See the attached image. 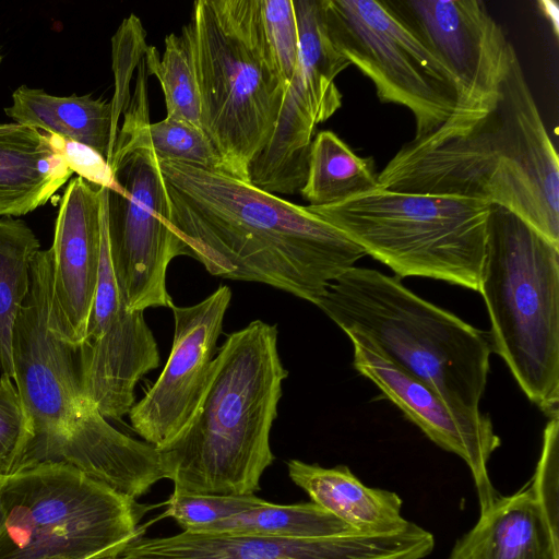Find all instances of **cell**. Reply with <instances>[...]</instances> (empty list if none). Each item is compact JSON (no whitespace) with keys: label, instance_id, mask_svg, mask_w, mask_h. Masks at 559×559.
I'll return each mask as SVG.
<instances>
[{"label":"cell","instance_id":"obj_1","mask_svg":"<svg viewBox=\"0 0 559 559\" xmlns=\"http://www.w3.org/2000/svg\"><path fill=\"white\" fill-rule=\"evenodd\" d=\"M157 162L181 255L213 276L266 284L314 305L366 255L316 206L292 203L224 171Z\"/></svg>","mask_w":559,"mask_h":559},{"label":"cell","instance_id":"obj_2","mask_svg":"<svg viewBox=\"0 0 559 559\" xmlns=\"http://www.w3.org/2000/svg\"><path fill=\"white\" fill-rule=\"evenodd\" d=\"M377 180L390 191L502 206L559 246V157L516 53L490 111L405 143Z\"/></svg>","mask_w":559,"mask_h":559},{"label":"cell","instance_id":"obj_3","mask_svg":"<svg viewBox=\"0 0 559 559\" xmlns=\"http://www.w3.org/2000/svg\"><path fill=\"white\" fill-rule=\"evenodd\" d=\"M277 328L261 320L227 335L185 427L157 448L176 495L248 496L273 463L270 432L288 377Z\"/></svg>","mask_w":559,"mask_h":559},{"label":"cell","instance_id":"obj_4","mask_svg":"<svg viewBox=\"0 0 559 559\" xmlns=\"http://www.w3.org/2000/svg\"><path fill=\"white\" fill-rule=\"evenodd\" d=\"M451 406L478 413L490 370L489 333L419 297L400 277L353 266L314 304Z\"/></svg>","mask_w":559,"mask_h":559},{"label":"cell","instance_id":"obj_5","mask_svg":"<svg viewBox=\"0 0 559 559\" xmlns=\"http://www.w3.org/2000/svg\"><path fill=\"white\" fill-rule=\"evenodd\" d=\"M181 37L195 73L202 129L225 173L249 182L288 87L266 39L261 0H197Z\"/></svg>","mask_w":559,"mask_h":559},{"label":"cell","instance_id":"obj_6","mask_svg":"<svg viewBox=\"0 0 559 559\" xmlns=\"http://www.w3.org/2000/svg\"><path fill=\"white\" fill-rule=\"evenodd\" d=\"M478 293L492 353L546 416L559 413V246L491 205Z\"/></svg>","mask_w":559,"mask_h":559},{"label":"cell","instance_id":"obj_7","mask_svg":"<svg viewBox=\"0 0 559 559\" xmlns=\"http://www.w3.org/2000/svg\"><path fill=\"white\" fill-rule=\"evenodd\" d=\"M316 207L397 277L439 280L478 292L490 204L377 188Z\"/></svg>","mask_w":559,"mask_h":559},{"label":"cell","instance_id":"obj_8","mask_svg":"<svg viewBox=\"0 0 559 559\" xmlns=\"http://www.w3.org/2000/svg\"><path fill=\"white\" fill-rule=\"evenodd\" d=\"M0 559L120 555L141 536L143 506L71 466L41 464L2 477Z\"/></svg>","mask_w":559,"mask_h":559},{"label":"cell","instance_id":"obj_9","mask_svg":"<svg viewBox=\"0 0 559 559\" xmlns=\"http://www.w3.org/2000/svg\"><path fill=\"white\" fill-rule=\"evenodd\" d=\"M13 381L32 423V438L14 472L83 455L107 419L81 392L78 347L52 313V254L39 250L12 340ZM13 472V473H14Z\"/></svg>","mask_w":559,"mask_h":559},{"label":"cell","instance_id":"obj_10","mask_svg":"<svg viewBox=\"0 0 559 559\" xmlns=\"http://www.w3.org/2000/svg\"><path fill=\"white\" fill-rule=\"evenodd\" d=\"M322 5L333 45L370 79L380 102L414 115V139L451 117L457 103L453 78L382 0H322Z\"/></svg>","mask_w":559,"mask_h":559},{"label":"cell","instance_id":"obj_11","mask_svg":"<svg viewBox=\"0 0 559 559\" xmlns=\"http://www.w3.org/2000/svg\"><path fill=\"white\" fill-rule=\"evenodd\" d=\"M299 56L273 133L249 169V182L273 194L302 188L314 130L342 106L335 78L350 63L333 45L322 0H293Z\"/></svg>","mask_w":559,"mask_h":559},{"label":"cell","instance_id":"obj_12","mask_svg":"<svg viewBox=\"0 0 559 559\" xmlns=\"http://www.w3.org/2000/svg\"><path fill=\"white\" fill-rule=\"evenodd\" d=\"M382 1L455 82V109L436 132L462 129L495 107L516 52L483 1Z\"/></svg>","mask_w":559,"mask_h":559},{"label":"cell","instance_id":"obj_13","mask_svg":"<svg viewBox=\"0 0 559 559\" xmlns=\"http://www.w3.org/2000/svg\"><path fill=\"white\" fill-rule=\"evenodd\" d=\"M112 171L124 193L108 192L106 225L111 267L130 310L168 307L167 267L181 255L169 223L156 156L146 150L121 159Z\"/></svg>","mask_w":559,"mask_h":559},{"label":"cell","instance_id":"obj_14","mask_svg":"<svg viewBox=\"0 0 559 559\" xmlns=\"http://www.w3.org/2000/svg\"><path fill=\"white\" fill-rule=\"evenodd\" d=\"M103 187V236L99 277L82 342L78 366L83 400L106 419H121L134 405V389L159 366V353L144 311L130 310L110 262Z\"/></svg>","mask_w":559,"mask_h":559},{"label":"cell","instance_id":"obj_15","mask_svg":"<svg viewBox=\"0 0 559 559\" xmlns=\"http://www.w3.org/2000/svg\"><path fill=\"white\" fill-rule=\"evenodd\" d=\"M433 535L409 522L384 534L350 533L324 538H286L252 534L187 532L144 538L124 546L127 559H423Z\"/></svg>","mask_w":559,"mask_h":559},{"label":"cell","instance_id":"obj_16","mask_svg":"<svg viewBox=\"0 0 559 559\" xmlns=\"http://www.w3.org/2000/svg\"><path fill=\"white\" fill-rule=\"evenodd\" d=\"M231 290L221 285L202 301L170 307L175 332L167 362L145 395L129 412L132 429L159 448L194 413L207 383Z\"/></svg>","mask_w":559,"mask_h":559},{"label":"cell","instance_id":"obj_17","mask_svg":"<svg viewBox=\"0 0 559 559\" xmlns=\"http://www.w3.org/2000/svg\"><path fill=\"white\" fill-rule=\"evenodd\" d=\"M353 366L371 381L404 416L441 449L460 456L468 466L476 488L479 512L500 496L488 473V462L500 447L492 421L481 412L468 413L445 402L431 388L407 374L367 342L349 337Z\"/></svg>","mask_w":559,"mask_h":559},{"label":"cell","instance_id":"obj_18","mask_svg":"<svg viewBox=\"0 0 559 559\" xmlns=\"http://www.w3.org/2000/svg\"><path fill=\"white\" fill-rule=\"evenodd\" d=\"M103 187L72 178L60 201L52 254V313L66 340L82 342L99 277Z\"/></svg>","mask_w":559,"mask_h":559},{"label":"cell","instance_id":"obj_19","mask_svg":"<svg viewBox=\"0 0 559 559\" xmlns=\"http://www.w3.org/2000/svg\"><path fill=\"white\" fill-rule=\"evenodd\" d=\"M448 559H559L556 535L530 481L499 496L459 538Z\"/></svg>","mask_w":559,"mask_h":559},{"label":"cell","instance_id":"obj_20","mask_svg":"<svg viewBox=\"0 0 559 559\" xmlns=\"http://www.w3.org/2000/svg\"><path fill=\"white\" fill-rule=\"evenodd\" d=\"M72 175L48 132L0 123V216L17 217L45 205Z\"/></svg>","mask_w":559,"mask_h":559},{"label":"cell","instance_id":"obj_21","mask_svg":"<svg viewBox=\"0 0 559 559\" xmlns=\"http://www.w3.org/2000/svg\"><path fill=\"white\" fill-rule=\"evenodd\" d=\"M287 471L312 502L357 533H392L409 523L402 515L403 501L396 492L364 485L345 465L326 468L294 459L287 462Z\"/></svg>","mask_w":559,"mask_h":559},{"label":"cell","instance_id":"obj_22","mask_svg":"<svg viewBox=\"0 0 559 559\" xmlns=\"http://www.w3.org/2000/svg\"><path fill=\"white\" fill-rule=\"evenodd\" d=\"M14 122L84 144L109 163L114 153L111 104L91 95L56 96L40 88L21 85L4 108Z\"/></svg>","mask_w":559,"mask_h":559},{"label":"cell","instance_id":"obj_23","mask_svg":"<svg viewBox=\"0 0 559 559\" xmlns=\"http://www.w3.org/2000/svg\"><path fill=\"white\" fill-rule=\"evenodd\" d=\"M371 157H360L332 131H321L312 140L306 180L300 189L311 206L341 203L378 188Z\"/></svg>","mask_w":559,"mask_h":559},{"label":"cell","instance_id":"obj_24","mask_svg":"<svg viewBox=\"0 0 559 559\" xmlns=\"http://www.w3.org/2000/svg\"><path fill=\"white\" fill-rule=\"evenodd\" d=\"M39 250V240L24 221L0 216V369L12 379L14 324L28 294L31 267Z\"/></svg>","mask_w":559,"mask_h":559},{"label":"cell","instance_id":"obj_25","mask_svg":"<svg viewBox=\"0 0 559 559\" xmlns=\"http://www.w3.org/2000/svg\"><path fill=\"white\" fill-rule=\"evenodd\" d=\"M209 532L299 539L357 533L312 501L295 504H275L265 501L260 506L219 521Z\"/></svg>","mask_w":559,"mask_h":559},{"label":"cell","instance_id":"obj_26","mask_svg":"<svg viewBox=\"0 0 559 559\" xmlns=\"http://www.w3.org/2000/svg\"><path fill=\"white\" fill-rule=\"evenodd\" d=\"M140 150L152 152L158 159L225 173L222 158L205 132L181 120L166 117L118 136L109 162L111 169L127 155Z\"/></svg>","mask_w":559,"mask_h":559},{"label":"cell","instance_id":"obj_27","mask_svg":"<svg viewBox=\"0 0 559 559\" xmlns=\"http://www.w3.org/2000/svg\"><path fill=\"white\" fill-rule=\"evenodd\" d=\"M144 61L148 75H155L160 83L166 117L202 129L198 83L188 47L181 35L170 33L165 37L162 57L156 47L148 46Z\"/></svg>","mask_w":559,"mask_h":559},{"label":"cell","instance_id":"obj_28","mask_svg":"<svg viewBox=\"0 0 559 559\" xmlns=\"http://www.w3.org/2000/svg\"><path fill=\"white\" fill-rule=\"evenodd\" d=\"M266 500L255 495H176L167 501L165 515L174 519L183 531L209 532L215 524Z\"/></svg>","mask_w":559,"mask_h":559},{"label":"cell","instance_id":"obj_29","mask_svg":"<svg viewBox=\"0 0 559 559\" xmlns=\"http://www.w3.org/2000/svg\"><path fill=\"white\" fill-rule=\"evenodd\" d=\"M145 31L134 14L126 17L112 37V69L115 73V94L111 104V136L114 148L118 136V120L130 104L129 85L133 69L139 64L147 49Z\"/></svg>","mask_w":559,"mask_h":559},{"label":"cell","instance_id":"obj_30","mask_svg":"<svg viewBox=\"0 0 559 559\" xmlns=\"http://www.w3.org/2000/svg\"><path fill=\"white\" fill-rule=\"evenodd\" d=\"M32 438V423L12 378L0 376V476L12 474Z\"/></svg>","mask_w":559,"mask_h":559},{"label":"cell","instance_id":"obj_31","mask_svg":"<svg viewBox=\"0 0 559 559\" xmlns=\"http://www.w3.org/2000/svg\"><path fill=\"white\" fill-rule=\"evenodd\" d=\"M261 13L273 58L288 85L297 68L299 56L293 0H261Z\"/></svg>","mask_w":559,"mask_h":559},{"label":"cell","instance_id":"obj_32","mask_svg":"<svg viewBox=\"0 0 559 559\" xmlns=\"http://www.w3.org/2000/svg\"><path fill=\"white\" fill-rule=\"evenodd\" d=\"M530 485L550 528L559 536V413L548 417Z\"/></svg>","mask_w":559,"mask_h":559},{"label":"cell","instance_id":"obj_33","mask_svg":"<svg viewBox=\"0 0 559 559\" xmlns=\"http://www.w3.org/2000/svg\"><path fill=\"white\" fill-rule=\"evenodd\" d=\"M48 136L69 168L78 176L97 187L107 188L118 194L124 193V189L118 182L109 163L98 152L53 133H48Z\"/></svg>","mask_w":559,"mask_h":559},{"label":"cell","instance_id":"obj_34","mask_svg":"<svg viewBox=\"0 0 559 559\" xmlns=\"http://www.w3.org/2000/svg\"><path fill=\"white\" fill-rule=\"evenodd\" d=\"M2 477L3 476H0V533L3 528L4 520H5V512H4V507H3V502H2V498H1Z\"/></svg>","mask_w":559,"mask_h":559},{"label":"cell","instance_id":"obj_35","mask_svg":"<svg viewBox=\"0 0 559 559\" xmlns=\"http://www.w3.org/2000/svg\"><path fill=\"white\" fill-rule=\"evenodd\" d=\"M90 559H127L126 557L123 556H120V555H116V556H100V557H94V558H90Z\"/></svg>","mask_w":559,"mask_h":559},{"label":"cell","instance_id":"obj_36","mask_svg":"<svg viewBox=\"0 0 559 559\" xmlns=\"http://www.w3.org/2000/svg\"><path fill=\"white\" fill-rule=\"evenodd\" d=\"M1 60H2V56H1V53H0V63H1Z\"/></svg>","mask_w":559,"mask_h":559}]
</instances>
